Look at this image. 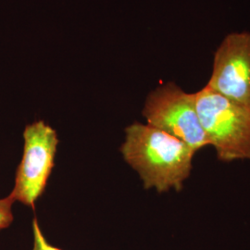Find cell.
<instances>
[{
	"label": "cell",
	"mask_w": 250,
	"mask_h": 250,
	"mask_svg": "<svg viewBox=\"0 0 250 250\" xmlns=\"http://www.w3.org/2000/svg\"><path fill=\"white\" fill-rule=\"evenodd\" d=\"M143 115L147 125L178 138L196 152L209 146L197 114L195 94L185 92L173 83L152 91Z\"/></svg>",
	"instance_id": "cell-3"
},
{
	"label": "cell",
	"mask_w": 250,
	"mask_h": 250,
	"mask_svg": "<svg viewBox=\"0 0 250 250\" xmlns=\"http://www.w3.org/2000/svg\"><path fill=\"white\" fill-rule=\"evenodd\" d=\"M227 99L250 106V33L226 36L214 55L206 85Z\"/></svg>",
	"instance_id": "cell-5"
},
{
	"label": "cell",
	"mask_w": 250,
	"mask_h": 250,
	"mask_svg": "<svg viewBox=\"0 0 250 250\" xmlns=\"http://www.w3.org/2000/svg\"><path fill=\"white\" fill-rule=\"evenodd\" d=\"M197 114L220 161L250 160V106L205 86L195 93Z\"/></svg>",
	"instance_id": "cell-2"
},
{
	"label": "cell",
	"mask_w": 250,
	"mask_h": 250,
	"mask_svg": "<svg viewBox=\"0 0 250 250\" xmlns=\"http://www.w3.org/2000/svg\"><path fill=\"white\" fill-rule=\"evenodd\" d=\"M32 226L34 235V245L32 250H62L54 247L50 243H48L36 218H34Z\"/></svg>",
	"instance_id": "cell-6"
},
{
	"label": "cell",
	"mask_w": 250,
	"mask_h": 250,
	"mask_svg": "<svg viewBox=\"0 0 250 250\" xmlns=\"http://www.w3.org/2000/svg\"><path fill=\"white\" fill-rule=\"evenodd\" d=\"M13 203L14 200L9 196L0 199V231L8 228L13 222Z\"/></svg>",
	"instance_id": "cell-7"
},
{
	"label": "cell",
	"mask_w": 250,
	"mask_h": 250,
	"mask_svg": "<svg viewBox=\"0 0 250 250\" xmlns=\"http://www.w3.org/2000/svg\"><path fill=\"white\" fill-rule=\"evenodd\" d=\"M23 138L22 159L16 172L14 188L9 196L14 202L35 208L53 169L59 139L57 132L44 121L27 125Z\"/></svg>",
	"instance_id": "cell-4"
},
{
	"label": "cell",
	"mask_w": 250,
	"mask_h": 250,
	"mask_svg": "<svg viewBox=\"0 0 250 250\" xmlns=\"http://www.w3.org/2000/svg\"><path fill=\"white\" fill-rule=\"evenodd\" d=\"M121 147L125 161L136 170L146 189L181 191L190 176L197 152L178 138L151 125L134 123L125 129Z\"/></svg>",
	"instance_id": "cell-1"
}]
</instances>
